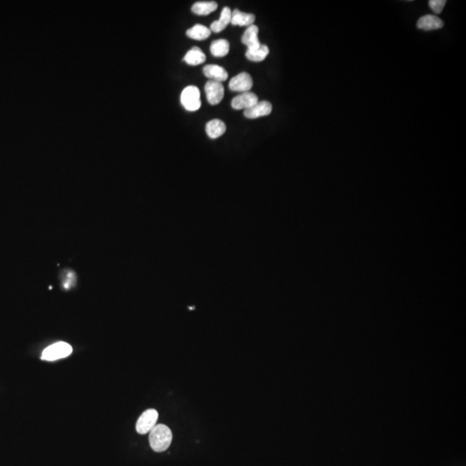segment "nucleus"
<instances>
[{"label":"nucleus","instance_id":"obj_1","mask_svg":"<svg viewBox=\"0 0 466 466\" xmlns=\"http://www.w3.org/2000/svg\"><path fill=\"white\" fill-rule=\"evenodd\" d=\"M150 444L153 450L156 452H162L170 446L173 440V434L167 426L159 424L150 432Z\"/></svg>","mask_w":466,"mask_h":466},{"label":"nucleus","instance_id":"obj_2","mask_svg":"<svg viewBox=\"0 0 466 466\" xmlns=\"http://www.w3.org/2000/svg\"><path fill=\"white\" fill-rule=\"evenodd\" d=\"M180 102L183 108L189 112H194L200 108V92L196 86H188L180 95Z\"/></svg>","mask_w":466,"mask_h":466},{"label":"nucleus","instance_id":"obj_3","mask_svg":"<svg viewBox=\"0 0 466 466\" xmlns=\"http://www.w3.org/2000/svg\"><path fill=\"white\" fill-rule=\"evenodd\" d=\"M72 348L70 344L65 342H57L53 344L42 352V359L46 361H54L64 358L71 355Z\"/></svg>","mask_w":466,"mask_h":466},{"label":"nucleus","instance_id":"obj_4","mask_svg":"<svg viewBox=\"0 0 466 466\" xmlns=\"http://www.w3.org/2000/svg\"><path fill=\"white\" fill-rule=\"evenodd\" d=\"M158 420V412L156 410L150 408L142 412L139 417L136 425V429L139 434H146L152 431L156 426Z\"/></svg>","mask_w":466,"mask_h":466},{"label":"nucleus","instance_id":"obj_5","mask_svg":"<svg viewBox=\"0 0 466 466\" xmlns=\"http://www.w3.org/2000/svg\"><path fill=\"white\" fill-rule=\"evenodd\" d=\"M205 92L209 104L216 106L220 104L224 95V86L221 82L209 80L205 85Z\"/></svg>","mask_w":466,"mask_h":466},{"label":"nucleus","instance_id":"obj_6","mask_svg":"<svg viewBox=\"0 0 466 466\" xmlns=\"http://www.w3.org/2000/svg\"><path fill=\"white\" fill-rule=\"evenodd\" d=\"M253 86V80L248 72H240V74L233 77L229 82L230 91L246 92H250Z\"/></svg>","mask_w":466,"mask_h":466},{"label":"nucleus","instance_id":"obj_7","mask_svg":"<svg viewBox=\"0 0 466 466\" xmlns=\"http://www.w3.org/2000/svg\"><path fill=\"white\" fill-rule=\"evenodd\" d=\"M258 102V98L254 92H246L232 98V108L235 110H241V109L246 110L253 106Z\"/></svg>","mask_w":466,"mask_h":466},{"label":"nucleus","instance_id":"obj_8","mask_svg":"<svg viewBox=\"0 0 466 466\" xmlns=\"http://www.w3.org/2000/svg\"><path fill=\"white\" fill-rule=\"evenodd\" d=\"M272 112V104L268 101H258L253 106L244 110V116L247 118L253 120L260 116H268Z\"/></svg>","mask_w":466,"mask_h":466},{"label":"nucleus","instance_id":"obj_9","mask_svg":"<svg viewBox=\"0 0 466 466\" xmlns=\"http://www.w3.org/2000/svg\"><path fill=\"white\" fill-rule=\"evenodd\" d=\"M258 27L254 24L246 28L241 41L244 44L247 46L248 50H255L261 45L258 40Z\"/></svg>","mask_w":466,"mask_h":466},{"label":"nucleus","instance_id":"obj_10","mask_svg":"<svg viewBox=\"0 0 466 466\" xmlns=\"http://www.w3.org/2000/svg\"><path fill=\"white\" fill-rule=\"evenodd\" d=\"M443 21L434 15H426L422 16L417 22V27L423 30H434L443 28Z\"/></svg>","mask_w":466,"mask_h":466},{"label":"nucleus","instance_id":"obj_11","mask_svg":"<svg viewBox=\"0 0 466 466\" xmlns=\"http://www.w3.org/2000/svg\"><path fill=\"white\" fill-rule=\"evenodd\" d=\"M203 72L205 76L209 79L214 80L216 82H222L226 80L228 78V72L223 66L218 65H206L203 68Z\"/></svg>","mask_w":466,"mask_h":466},{"label":"nucleus","instance_id":"obj_12","mask_svg":"<svg viewBox=\"0 0 466 466\" xmlns=\"http://www.w3.org/2000/svg\"><path fill=\"white\" fill-rule=\"evenodd\" d=\"M256 16L252 13H244L240 12V10H234L232 12V18L230 24L232 26H252L255 22Z\"/></svg>","mask_w":466,"mask_h":466},{"label":"nucleus","instance_id":"obj_13","mask_svg":"<svg viewBox=\"0 0 466 466\" xmlns=\"http://www.w3.org/2000/svg\"><path fill=\"white\" fill-rule=\"evenodd\" d=\"M226 130V124L220 120H212L206 126V132L210 138L215 139L223 135Z\"/></svg>","mask_w":466,"mask_h":466},{"label":"nucleus","instance_id":"obj_14","mask_svg":"<svg viewBox=\"0 0 466 466\" xmlns=\"http://www.w3.org/2000/svg\"><path fill=\"white\" fill-rule=\"evenodd\" d=\"M230 18H232V10L229 7H224L222 10L220 19L212 22L211 26H210L211 32H215V33L222 32L230 24Z\"/></svg>","mask_w":466,"mask_h":466},{"label":"nucleus","instance_id":"obj_15","mask_svg":"<svg viewBox=\"0 0 466 466\" xmlns=\"http://www.w3.org/2000/svg\"><path fill=\"white\" fill-rule=\"evenodd\" d=\"M206 60V54L198 47L192 48L183 58V60H185L190 66H197V65L205 62Z\"/></svg>","mask_w":466,"mask_h":466},{"label":"nucleus","instance_id":"obj_16","mask_svg":"<svg viewBox=\"0 0 466 466\" xmlns=\"http://www.w3.org/2000/svg\"><path fill=\"white\" fill-rule=\"evenodd\" d=\"M217 8L218 4L215 1H200L192 6V12L196 15L206 16L214 12Z\"/></svg>","mask_w":466,"mask_h":466},{"label":"nucleus","instance_id":"obj_17","mask_svg":"<svg viewBox=\"0 0 466 466\" xmlns=\"http://www.w3.org/2000/svg\"><path fill=\"white\" fill-rule=\"evenodd\" d=\"M230 50V44L226 39L215 40L212 42L210 51L211 54L215 57L226 56Z\"/></svg>","mask_w":466,"mask_h":466},{"label":"nucleus","instance_id":"obj_18","mask_svg":"<svg viewBox=\"0 0 466 466\" xmlns=\"http://www.w3.org/2000/svg\"><path fill=\"white\" fill-rule=\"evenodd\" d=\"M211 32L210 28L198 24H196L192 28L188 30L186 34L189 38H192V39L198 40V41H202V40H205L206 38H209L211 35Z\"/></svg>","mask_w":466,"mask_h":466},{"label":"nucleus","instance_id":"obj_19","mask_svg":"<svg viewBox=\"0 0 466 466\" xmlns=\"http://www.w3.org/2000/svg\"><path fill=\"white\" fill-rule=\"evenodd\" d=\"M268 53H270V48L268 46L261 44L255 50H247L246 56L248 60L259 62H262L264 60L265 58L268 56Z\"/></svg>","mask_w":466,"mask_h":466},{"label":"nucleus","instance_id":"obj_20","mask_svg":"<svg viewBox=\"0 0 466 466\" xmlns=\"http://www.w3.org/2000/svg\"><path fill=\"white\" fill-rule=\"evenodd\" d=\"M446 4V1H444V0H430L429 1V6L432 10L434 12L436 13V14H440V13L442 12Z\"/></svg>","mask_w":466,"mask_h":466}]
</instances>
